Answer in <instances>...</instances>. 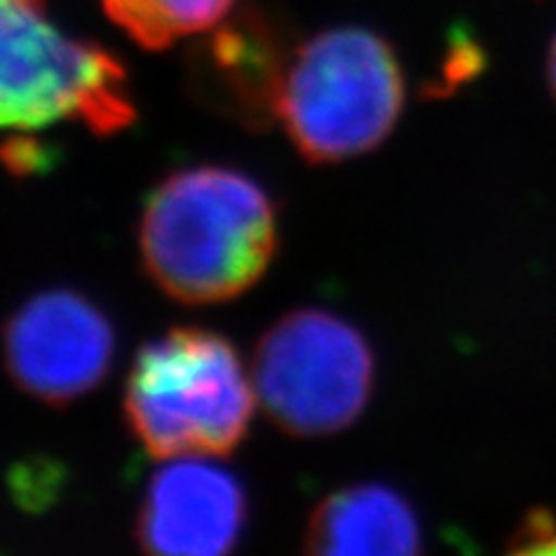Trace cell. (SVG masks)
<instances>
[{"mask_svg": "<svg viewBox=\"0 0 556 556\" xmlns=\"http://www.w3.org/2000/svg\"><path fill=\"white\" fill-rule=\"evenodd\" d=\"M278 248L274 201L258 180L199 165L148 197L139 253L152 283L184 304H219L261 281Z\"/></svg>", "mask_w": 556, "mask_h": 556, "instance_id": "1", "label": "cell"}, {"mask_svg": "<svg viewBox=\"0 0 556 556\" xmlns=\"http://www.w3.org/2000/svg\"><path fill=\"white\" fill-rule=\"evenodd\" d=\"M253 374L219 332L176 328L150 340L129 368L124 417L157 458L225 456L253 420Z\"/></svg>", "mask_w": 556, "mask_h": 556, "instance_id": "2", "label": "cell"}, {"mask_svg": "<svg viewBox=\"0 0 556 556\" xmlns=\"http://www.w3.org/2000/svg\"><path fill=\"white\" fill-rule=\"evenodd\" d=\"M405 73L379 34L330 29L294 47L278 101V124L307 163L366 155L397 127Z\"/></svg>", "mask_w": 556, "mask_h": 556, "instance_id": "3", "label": "cell"}, {"mask_svg": "<svg viewBox=\"0 0 556 556\" xmlns=\"http://www.w3.org/2000/svg\"><path fill=\"white\" fill-rule=\"evenodd\" d=\"M135 119L116 54L58 29L47 0H0V129L75 122L106 137Z\"/></svg>", "mask_w": 556, "mask_h": 556, "instance_id": "4", "label": "cell"}, {"mask_svg": "<svg viewBox=\"0 0 556 556\" xmlns=\"http://www.w3.org/2000/svg\"><path fill=\"white\" fill-rule=\"evenodd\" d=\"M250 374L258 402L283 433L319 438L364 415L377 364L368 340L348 319L299 309L261 338Z\"/></svg>", "mask_w": 556, "mask_h": 556, "instance_id": "5", "label": "cell"}, {"mask_svg": "<svg viewBox=\"0 0 556 556\" xmlns=\"http://www.w3.org/2000/svg\"><path fill=\"white\" fill-rule=\"evenodd\" d=\"M5 366L26 394L67 405L109 374L116 338L99 304L70 289L41 291L9 319Z\"/></svg>", "mask_w": 556, "mask_h": 556, "instance_id": "6", "label": "cell"}, {"mask_svg": "<svg viewBox=\"0 0 556 556\" xmlns=\"http://www.w3.org/2000/svg\"><path fill=\"white\" fill-rule=\"evenodd\" d=\"M248 523L238 477L204 456L168 458L144 490L137 541L150 554L219 556L232 552Z\"/></svg>", "mask_w": 556, "mask_h": 556, "instance_id": "7", "label": "cell"}, {"mask_svg": "<svg viewBox=\"0 0 556 556\" xmlns=\"http://www.w3.org/2000/svg\"><path fill=\"white\" fill-rule=\"evenodd\" d=\"M294 47L268 18L242 13L214 31L193 54L191 93L204 106L245 129L276 127L278 101Z\"/></svg>", "mask_w": 556, "mask_h": 556, "instance_id": "8", "label": "cell"}, {"mask_svg": "<svg viewBox=\"0 0 556 556\" xmlns=\"http://www.w3.org/2000/svg\"><path fill=\"white\" fill-rule=\"evenodd\" d=\"M304 548L312 554H415L422 548V528L397 490L353 484L315 507Z\"/></svg>", "mask_w": 556, "mask_h": 556, "instance_id": "9", "label": "cell"}, {"mask_svg": "<svg viewBox=\"0 0 556 556\" xmlns=\"http://www.w3.org/2000/svg\"><path fill=\"white\" fill-rule=\"evenodd\" d=\"M106 16L144 50H168L219 24L235 0H101Z\"/></svg>", "mask_w": 556, "mask_h": 556, "instance_id": "10", "label": "cell"}, {"mask_svg": "<svg viewBox=\"0 0 556 556\" xmlns=\"http://www.w3.org/2000/svg\"><path fill=\"white\" fill-rule=\"evenodd\" d=\"M516 552L523 554H556V516L536 513L516 533Z\"/></svg>", "mask_w": 556, "mask_h": 556, "instance_id": "11", "label": "cell"}, {"mask_svg": "<svg viewBox=\"0 0 556 556\" xmlns=\"http://www.w3.org/2000/svg\"><path fill=\"white\" fill-rule=\"evenodd\" d=\"M546 70H548V86H552L554 99H556V37L552 41V50H548V65H546Z\"/></svg>", "mask_w": 556, "mask_h": 556, "instance_id": "12", "label": "cell"}]
</instances>
